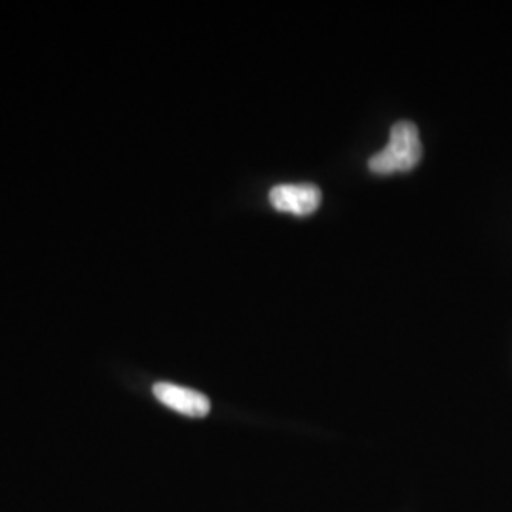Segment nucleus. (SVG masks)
Returning a JSON list of instances; mask_svg holds the SVG:
<instances>
[{"instance_id": "nucleus-1", "label": "nucleus", "mask_w": 512, "mask_h": 512, "mask_svg": "<svg viewBox=\"0 0 512 512\" xmlns=\"http://www.w3.org/2000/svg\"><path fill=\"white\" fill-rule=\"evenodd\" d=\"M421 156H423V145H421L418 126L404 120L391 128L387 147L368 160V167L378 175L406 173L420 164Z\"/></svg>"}, {"instance_id": "nucleus-2", "label": "nucleus", "mask_w": 512, "mask_h": 512, "mask_svg": "<svg viewBox=\"0 0 512 512\" xmlns=\"http://www.w3.org/2000/svg\"><path fill=\"white\" fill-rule=\"evenodd\" d=\"M323 194L315 184H279L270 190V203L277 211L298 217L311 215L321 205Z\"/></svg>"}, {"instance_id": "nucleus-3", "label": "nucleus", "mask_w": 512, "mask_h": 512, "mask_svg": "<svg viewBox=\"0 0 512 512\" xmlns=\"http://www.w3.org/2000/svg\"><path fill=\"white\" fill-rule=\"evenodd\" d=\"M152 391H154V397L167 408L190 418H203L211 410V401L203 393L183 385L160 382L152 387Z\"/></svg>"}]
</instances>
